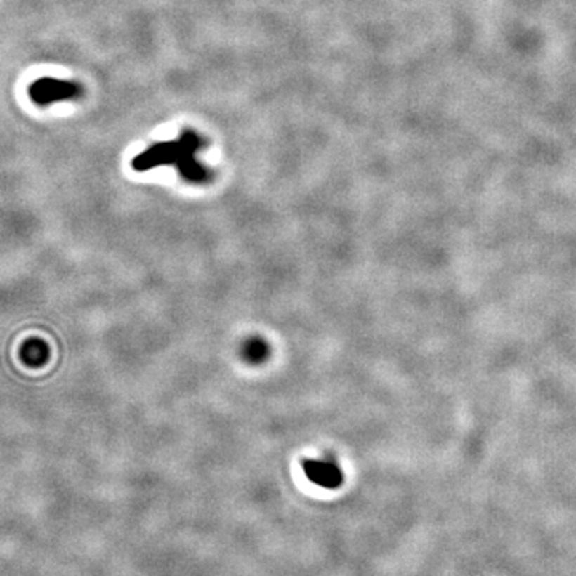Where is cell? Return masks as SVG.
I'll use <instances>...</instances> for the list:
<instances>
[{"label":"cell","instance_id":"3957f363","mask_svg":"<svg viewBox=\"0 0 576 576\" xmlns=\"http://www.w3.org/2000/svg\"><path fill=\"white\" fill-rule=\"evenodd\" d=\"M303 468H304V472H306L308 479L310 482L317 483V485H320L324 488H338L339 485H341L343 476L336 464L327 463V461L304 459Z\"/></svg>","mask_w":576,"mask_h":576},{"label":"cell","instance_id":"277c9868","mask_svg":"<svg viewBox=\"0 0 576 576\" xmlns=\"http://www.w3.org/2000/svg\"><path fill=\"white\" fill-rule=\"evenodd\" d=\"M247 355H249V359L251 360L263 359V357L266 355V346L259 341H253L251 344H249V348H247Z\"/></svg>","mask_w":576,"mask_h":576},{"label":"cell","instance_id":"7a4b0ae2","mask_svg":"<svg viewBox=\"0 0 576 576\" xmlns=\"http://www.w3.org/2000/svg\"><path fill=\"white\" fill-rule=\"evenodd\" d=\"M183 154L181 140L173 143H160L151 146L148 151L133 159V169L136 171H146L164 164H178Z\"/></svg>","mask_w":576,"mask_h":576},{"label":"cell","instance_id":"6da1fadb","mask_svg":"<svg viewBox=\"0 0 576 576\" xmlns=\"http://www.w3.org/2000/svg\"><path fill=\"white\" fill-rule=\"evenodd\" d=\"M80 95V86L51 77L39 79L29 86V96L39 106H47L60 100H69Z\"/></svg>","mask_w":576,"mask_h":576}]
</instances>
